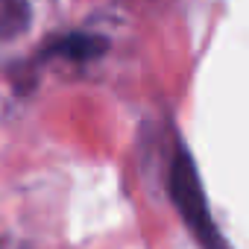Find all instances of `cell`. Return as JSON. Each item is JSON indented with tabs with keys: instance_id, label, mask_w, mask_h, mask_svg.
<instances>
[{
	"instance_id": "7a4b0ae2",
	"label": "cell",
	"mask_w": 249,
	"mask_h": 249,
	"mask_svg": "<svg viewBox=\"0 0 249 249\" xmlns=\"http://www.w3.org/2000/svg\"><path fill=\"white\" fill-rule=\"evenodd\" d=\"M103 50H106V38H100V36H82V33H73V36L62 38V41L53 47V53H62V56H68V59H73V62L97 59Z\"/></svg>"
},
{
	"instance_id": "6da1fadb",
	"label": "cell",
	"mask_w": 249,
	"mask_h": 249,
	"mask_svg": "<svg viewBox=\"0 0 249 249\" xmlns=\"http://www.w3.org/2000/svg\"><path fill=\"white\" fill-rule=\"evenodd\" d=\"M170 194L176 208L182 211L185 223L194 229L196 240L202 243V249H229L226 240L220 237V231L214 229L211 217H208V205H205V194H202V182L196 173V164L191 159V153L179 150L170 167Z\"/></svg>"
}]
</instances>
